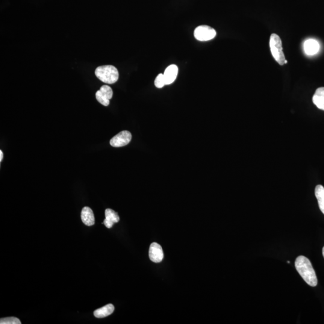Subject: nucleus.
Wrapping results in <instances>:
<instances>
[{
  "label": "nucleus",
  "instance_id": "nucleus-1",
  "mask_svg": "<svg viewBox=\"0 0 324 324\" xmlns=\"http://www.w3.org/2000/svg\"><path fill=\"white\" fill-rule=\"evenodd\" d=\"M296 269L304 281L311 287H316L318 280L311 261L304 256H299L295 262Z\"/></svg>",
  "mask_w": 324,
  "mask_h": 324
},
{
  "label": "nucleus",
  "instance_id": "nucleus-2",
  "mask_svg": "<svg viewBox=\"0 0 324 324\" xmlns=\"http://www.w3.org/2000/svg\"><path fill=\"white\" fill-rule=\"evenodd\" d=\"M95 75L100 81L108 84L116 83L119 78V72L116 67L111 65L97 67L95 70Z\"/></svg>",
  "mask_w": 324,
  "mask_h": 324
},
{
  "label": "nucleus",
  "instance_id": "nucleus-3",
  "mask_svg": "<svg viewBox=\"0 0 324 324\" xmlns=\"http://www.w3.org/2000/svg\"><path fill=\"white\" fill-rule=\"evenodd\" d=\"M270 48L273 57L277 63L283 66L286 60L284 52H283L282 44L281 38L278 35L272 34L270 39Z\"/></svg>",
  "mask_w": 324,
  "mask_h": 324
},
{
  "label": "nucleus",
  "instance_id": "nucleus-4",
  "mask_svg": "<svg viewBox=\"0 0 324 324\" xmlns=\"http://www.w3.org/2000/svg\"><path fill=\"white\" fill-rule=\"evenodd\" d=\"M216 31L214 28L207 25L199 26L194 32V37L201 42L213 39L216 37Z\"/></svg>",
  "mask_w": 324,
  "mask_h": 324
},
{
  "label": "nucleus",
  "instance_id": "nucleus-5",
  "mask_svg": "<svg viewBox=\"0 0 324 324\" xmlns=\"http://www.w3.org/2000/svg\"><path fill=\"white\" fill-rule=\"evenodd\" d=\"M113 91L108 85H103L96 93L97 101L102 105L107 107L110 105V100L113 97Z\"/></svg>",
  "mask_w": 324,
  "mask_h": 324
},
{
  "label": "nucleus",
  "instance_id": "nucleus-6",
  "mask_svg": "<svg viewBox=\"0 0 324 324\" xmlns=\"http://www.w3.org/2000/svg\"><path fill=\"white\" fill-rule=\"evenodd\" d=\"M132 135L128 131H123L111 138L110 144L114 147H121L128 145L131 142Z\"/></svg>",
  "mask_w": 324,
  "mask_h": 324
},
{
  "label": "nucleus",
  "instance_id": "nucleus-7",
  "mask_svg": "<svg viewBox=\"0 0 324 324\" xmlns=\"http://www.w3.org/2000/svg\"><path fill=\"white\" fill-rule=\"evenodd\" d=\"M149 258L153 263H160L164 258L163 250L159 244L153 243L149 249Z\"/></svg>",
  "mask_w": 324,
  "mask_h": 324
},
{
  "label": "nucleus",
  "instance_id": "nucleus-8",
  "mask_svg": "<svg viewBox=\"0 0 324 324\" xmlns=\"http://www.w3.org/2000/svg\"><path fill=\"white\" fill-rule=\"evenodd\" d=\"M105 219L102 224H104L107 228H111L115 223L119 222V215L111 209H107L105 212Z\"/></svg>",
  "mask_w": 324,
  "mask_h": 324
},
{
  "label": "nucleus",
  "instance_id": "nucleus-9",
  "mask_svg": "<svg viewBox=\"0 0 324 324\" xmlns=\"http://www.w3.org/2000/svg\"><path fill=\"white\" fill-rule=\"evenodd\" d=\"M178 73V67L175 64L170 65L164 73L166 85H170L175 81Z\"/></svg>",
  "mask_w": 324,
  "mask_h": 324
},
{
  "label": "nucleus",
  "instance_id": "nucleus-10",
  "mask_svg": "<svg viewBox=\"0 0 324 324\" xmlns=\"http://www.w3.org/2000/svg\"><path fill=\"white\" fill-rule=\"evenodd\" d=\"M81 219L85 225L93 226L95 223V219L92 210L89 207H85L81 211Z\"/></svg>",
  "mask_w": 324,
  "mask_h": 324
},
{
  "label": "nucleus",
  "instance_id": "nucleus-11",
  "mask_svg": "<svg viewBox=\"0 0 324 324\" xmlns=\"http://www.w3.org/2000/svg\"><path fill=\"white\" fill-rule=\"evenodd\" d=\"M320 50L319 43L314 39H309L304 43V51L308 55L317 54Z\"/></svg>",
  "mask_w": 324,
  "mask_h": 324
},
{
  "label": "nucleus",
  "instance_id": "nucleus-12",
  "mask_svg": "<svg viewBox=\"0 0 324 324\" xmlns=\"http://www.w3.org/2000/svg\"><path fill=\"white\" fill-rule=\"evenodd\" d=\"M312 101L318 108L324 111V87L317 88L312 97Z\"/></svg>",
  "mask_w": 324,
  "mask_h": 324
},
{
  "label": "nucleus",
  "instance_id": "nucleus-13",
  "mask_svg": "<svg viewBox=\"0 0 324 324\" xmlns=\"http://www.w3.org/2000/svg\"><path fill=\"white\" fill-rule=\"evenodd\" d=\"M114 306L112 304H108L101 308L96 309L94 311V315L96 318H102L109 316L113 313Z\"/></svg>",
  "mask_w": 324,
  "mask_h": 324
},
{
  "label": "nucleus",
  "instance_id": "nucleus-14",
  "mask_svg": "<svg viewBox=\"0 0 324 324\" xmlns=\"http://www.w3.org/2000/svg\"><path fill=\"white\" fill-rule=\"evenodd\" d=\"M315 194L320 210L324 215V188L322 185H318L315 187Z\"/></svg>",
  "mask_w": 324,
  "mask_h": 324
},
{
  "label": "nucleus",
  "instance_id": "nucleus-15",
  "mask_svg": "<svg viewBox=\"0 0 324 324\" xmlns=\"http://www.w3.org/2000/svg\"><path fill=\"white\" fill-rule=\"evenodd\" d=\"M1 324H21V321L16 317H11L1 318L0 320Z\"/></svg>",
  "mask_w": 324,
  "mask_h": 324
},
{
  "label": "nucleus",
  "instance_id": "nucleus-16",
  "mask_svg": "<svg viewBox=\"0 0 324 324\" xmlns=\"http://www.w3.org/2000/svg\"><path fill=\"white\" fill-rule=\"evenodd\" d=\"M155 86L158 88L163 87L166 85L165 79H164V74H159L155 80Z\"/></svg>",
  "mask_w": 324,
  "mask_h": 324
},
{
  "label": "nucleus",
  "instance_id": "nucleus-17",
  "mask_svg": "<svg viewBox=\"0 0 324 324\" xmlns=\"http://www.w3.org/2000/svg\"><path fill=\"white\" fill-rule=\"evenodd\" d=\"M2 159H3V152L2 150H0V162L2 161Z\"/></svg>",
  "mask_w": 324,
  "mask_h": 324
},
{
  "label": "nucleus",
  "instance_id": "nucleus-18",
  "mask_svg": "<svg viewBox=\"0 0 324 324\" xmlns=\"http://www.w3.org/2000/svg\"><path fill=\"white\" fill-rule=\"evenodd\" d=\"M323 257L324 258V246L323 247Z\"/></svg>",
  "mask_w": 324,
  "mask_h": 324
}]
</instances>
